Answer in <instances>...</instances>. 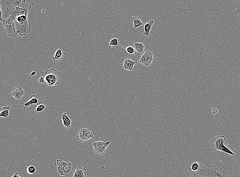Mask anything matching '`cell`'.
Wrapping results in <instances>:
<instances>
[{
  "instance_id": "cell-5",
  "label": "cell",
  "mask_w": 240,
  "mask_h": 177,
  "mask_svg": "<svg viewBox=\"0 0 240 177\" xmlns=\"http://www.w3.org/2000/svg\"><path fill=\"white\" fill-rule=\"evenodd\" d=\"M45 78L46 84L49 86H54L60 82V73L57 70L51 68L46 71Z\"/></svg>"
},
{
  "instance_id": "cell-3",
  "label": "cell",
  "mask_w": 240,
  "mask_h": 177,
  "mask_svg": "<svg viewBox=\"0 0 240 177\" xmlns=\"http://www.w3.org/2000/svg\"><path fill=\"white\" fill-rule=\"evenodd\" d=\"M28 14L20 15L13 19L17 33L21 36H25L31 32V25L28 21Z\"/></svg>"
},
{
  "instance_id": "cell-26",
  "label": "cell",
  "mask_w": 240,
  "mask_h": 177,
  "mask_svg": "<svg viewBox=\"0 0 240 177\" xmlns=\"http://www.w3.org/2000/svg\"><path fill=\"white\" fill-rule=\"evenodd\" d=\"M11 177H21L19 176V174L18 173H15L14 174V175Z\"/></svg>"
},
{
  "instance_id": "cell-4",
  "label": "cell",
  "mask_w": 240,
  "mask_h": 177,
  "mask_svg": "<svg viewBox=\"0 0 240 177\" xmlns=\"http://www.w3.org/2000/svg\"><path fill=\"white\" fill-rule=\"evenodd\" d=\"M226 141V137L224 136L215 137L210 141V148L218 153L223 152L228 155H234L235 153L224 146Z\"/></svg>"
},
{
  "instance_id": "cell-13",
  "label": "cell",
  "mask_w": 240,
  "mask_h": 177,
  "mask_svg": "<svg viewBox=\"0 0 240 177\" xmlns=\"http://www.w3.org/2000/svg\"><path fill=\"white\" fill-rule=\"evenodd\" d=\"M137 63H139V61H133L128 58L124 61L123 68L125 70L133 71L134 65Z\"/></svg>"
},
{
  "instance_id": "cell-25",
  "label": "cell",
  "mask_w": 240,
  "mask_h": 177,
  "mask_svg": "<svg viewBox=\"0 0 240 177\" xmlns=\"http://www.w3.org/2000/svg\"><path fill=\"white\" fill-rule=\"evenodd\" d=\"M218 112V110L215 108H214L212 111V114L214 115H216Z\"/></svg>"
},
{
  "instance_id": "cell-20",
  "label": "cell",
  "mask_w": 240,
  "mask_h": 177,
  "mask_svg": "<svg viewBox=\"0 0 240 177\" xmlns=\"http://www.w3.org/2000/svg\"><path fill=\"white\" fill-rule=\"evenodd\" d=\"M119 46L121 47L122 48H124L126 49V50L127 53L131 55H136V51L135 49L134 46H129L127 47H125L122 46L119 44Z\"/></svg>"
},
{
  "instance_id": "cell-6",
  "label": "cell",
  "mask_w": 240,
  "mask_h": 177,
  "mask_svg": "<svg viewBox=\"0 0 240 177\" xmlns=\"http://www.w3.org/2000/svg\"><path fill=\"white\" fill-rule=\"evenodd\" d=\"M1 22L8 35L11 37H16L18 36L15 24L13 19H2Z\"/></svg>"
},
{
  "instance_id": "cell-12",
  "label": "cell",
  "mask_w": 240,
  "mask_h": 177,
  "mask_svg": "<svg viewBox=\"0 0 240 177\" xmlns=\"http://www.w3.org/2000/svg\"><path fill=\"white\" fill-rule=\"evenodd\" d=\"M133 46L136 51V55L138 57L141 58L146 51L145 45L143 43L135 42Z\"/></svg>"
},
{
  "instance_id": "cell-7",
  "label": "cell",
  "mask_w": 240,
  "mask_h": 177,
  "mask_svg": "<svg viewBox=\"0 0 240 177\" xmlns=\"http://www.w3.org/2000/svg\"><path fill=\"white\" fill-rule=\"evenodd\" d=\"M57 164L58 173L61 176H64L69 173L72 168V163L63 161L60 160H57Z\"/></svg>"
},
{
  "instance_id": "cell-11",
  "label": "cell",
  "mask_w": 240,
  "mask_h": 177,
  "mask_svg": "<svg viewBox=\"0 0 240 177\" xmlns=\"http://www.w3.org/2000/svg\"><path fill=\"white\" fill-rule=\"evenodd\" d=\"M39 100L35 95L31 96V99L26 103H22V104L24 105V109L28 110H31L33 108L34 105H37Z\"/></svg>"
},
{
  "instance_id": "cell-23",
  "label": "cell",
  "mask_w": 240,
  "mask_h": 177,
  "mask_svg": "<svg viewBox=\"0 0 240 177\" xmlns=\"http://www.w3.org/2000/svg\"><path fill=\"white\" fill-rule=\"evenodd\" d=\"M27 172L30 174H35L36 172V167L34 166H29L27 168Z\"/></svg>"
},
{
  "instance_id": "cell-17",
  "label": "cell",
  "mask_w": 240,
  "mask_h": 177,
  "mask_svg": "<svg viewBox=\"0 0 240 177\" xmlns=\"http://www.w3.org/2000/svg\"><path fill=\"white\" fill-rule=\"evenodd\" d=\"M154 23V21L151 20L149 21L148 23H145L144 25V32L143 33V34L147 36H149V33L151 31V29L152 28L153 24Z\"/></svg>"
},
{
  "instance_id": "cell-14",
  "label": "cell",
  "mask_w": 240,
  "mask_h": 177,
  "mask_svg": "<svg viewBox=\"0 0 240 177\" xmlns=\"http://www.w3.org/2000/svg\"><path fill=\"white\" fill-rule=\"evenodd\" d=\"M60 118L62 120L63 123L65 128L69 129L72 125V121L68 116L67 113L64 112L61 115Z\"/></svg>"
},
{
  "instance_id": "cell-19",
  "label": "cell",
  "mask_w": 240,
  "mask_h": 177,
  "mask_svg": "<svg viewBox=\"0 0 240 177\" xmlns=\"http://www.w3.org/2000/svg\"><path fill=\"white\" fill-rule=\"evenodd\" d=\"M132 21L133 23L134 29H136L139 28V27L142 26L143 25V22L141 21V19L136 16L133 17L132 19Z\"/></svg>"
},
{
  "instance_id": "cell-16",
  "label": "cell",
  "mask_w": 240,
  "mask_h": 177,
  "mask_svg": "<svg viewBox=\"0 0 240 177\" xmlns=\"http://www.w3.org/2000/svg\"><path fill=\"white\" fill-rule=\"evenodd\" d=\"M66 55V53L59 49L56 51L53 57L54 61L56 62H59L62 61Z\"/></svg>"
},
{
  "instance_id": "cell-15",
  "label": "cell",
  "mask_w": 240,
  "mask_h": 177,
  "mask_svg": "<svg viewBox=\"0 0 240 177\" xmlns=\"http://www.w3.org/2000/svg\"><path fill=\"white\" fill-rule=\"evenodd\" d=\"M86 169L79 167L74 170L72 177H86Z\"/></svg>"
},
{
  "instance_id": "cell-22",
  "label": "cell",
  "mask_w": 240,
  "mask_h": 177,
  "mask_svg": "<svg viewBox=\"0 0 240 177\" xmlns=\"http://www.w3.org/2000/svg\"><path fill=\"white\" fill-rule=\"evenodd\" d=\"M120 41L119 38H115L113 39L109 42V44L110 46H112L113 48L114 46H117L119 45V42Z\"/></svg>"
},
{
  "instance_id": "cell-9",
  "label": "cell",
  "mask_w": 240,
  "mask_h": 177,
  "mask_svg": "<svg viewBox=\"0 0 240 177\" xmlns=\"http://www.w3.org/2000/svg\"><path fill=\"white\" fill-rule=\"evenodd\" d=\"M154 60L153 54L151 51L147 50L141 57L139 62L148 67L151 65Z\"/></svg>"
},
{
  "instance_id": "cell-10",
  "label": "cell",
  "mask_w": 240,
  "mask_h": 177,
  "mask_svg": "<svg viewBox=\"0 0 240 177\" xmlns=\"http://www.w3.org/2000/svg\"><path fill=\"white\" fill-rule=\"evenodd\" d=\"M25 94L24 91L21 86L14 87L10 94V97H13L17 100H20Z\"/></svg>"
},
{
  "instance_id": "cell-21",
  "label": "cell",
  "mask_w": 240,
  "mask_h": 177,
  "mask_svg": "<svg viewBox=\"0 0 240 177\" xmlns=\"http://www.w3.org/2000/svg\"><path fill=\"white\" fill-rule=\"evenodd\" d=\"M48 109V107L44 104L43 102H41L39 103L38 105L36 107L35 111L37 113L40 112H42L44 110Z\"/></svg>"
},
{
  "instance_id": "cell-18",
  "label": "cell",
  "mask_w": 240,
  "mask_h": 177,
  "mask_svg": "<svg viewBox=\"0 0 240 177\" xmlns=\"http://www.w3.org/2000/svg\"><path fill=\"white\" fill-rule=\"evenodd\" d=\"M11 107L9 106H4L0 109V117L6 118L9 116V111L11 110Z\"/></svg>"
},
{
  "instance_id": "cell-2",
  "label": "cell",
  "mask_w": 240,
  "mask_h": 177,
  "mask_svg": "<svg viewBox=\"0 0 240 177\" xmlns=\"http://www.w3.org/2000/svg\"><path fill=\"white\" fill-rule=\"evenodd\" d=\"M188 171L197 177H229L226 171L215 167L195 161Z\"/></svg>"
},
{
  "instance_id": "cell-27",
  "label": "cell",
  "mask_w": 240,
  "mask_h": 177,
  "mask_svg": "<svg viewBox=\"0 0 240 177\" xmlns=\"http://www.w3.org/2000/svg\"><path fill=\"white\" fill-rule=\"evenodd\" d=\"M36 71H33L32 72L31 74L30 75L31 77H32V76H34L36 74Z\"/></svg>"
},
{
  "instance_id": "cell-1",
  "label": "cell",
  "mask_w": 240,
  "mask_h": 177,
  "mask_svg": "<svg viewBox=\"0 0 240 177\" xmlns=\"http://www.w3.org/2000/svg\"><path fill=\"white\" fill-rule=\"evenodd\" d=\"M3 19L11 18L14 19L20 15L29 13L32 7L31 4H27L25 0L0 1Z\"/></svg>"
},
{
  "instance_id": "cell-8",
  "label": "cell",
  "mask_w": 240,
  "mask_h": 177,
  "mask_svg": "<svg viewBox=\"0 0 240 177\" xmlns=\"http://www.w3.org/2000/svg\"><path fill=\"white\" fill-rule=\"evenodd\" d=\"M93 144L94 151L97 154L100 155H103L107 148L108 146L110 143V141L104 142L102 141L95 142L94 141Z\"/></svg>"
},
{
  "instance_id": "cell-24",
  "label": "cell",
  "mask_w": 240,
  "mask_h": 177,
  "mask_svg": "<svg viewBox=\"0 0 240 177\" xmlns=\"http://www.w3.org/2000/svg\"><path fill=\"white\" fill-rule=\"evenodd\" d=\"M45 77H41L39 80V82L40 83H43L45 82Z\"/></svg>"
}]
</instances>
